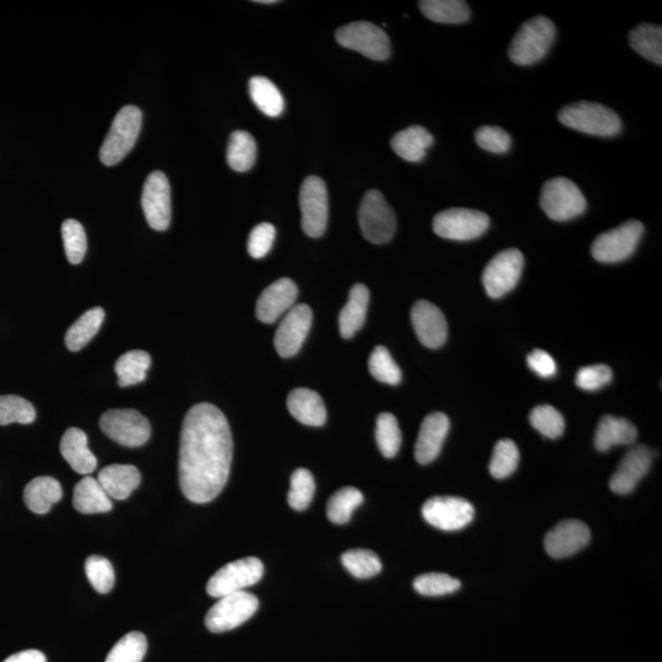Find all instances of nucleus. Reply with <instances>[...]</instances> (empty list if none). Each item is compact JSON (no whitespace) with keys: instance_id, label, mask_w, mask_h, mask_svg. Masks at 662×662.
<instances>
[{"instance_id":"obj_13","label":"nucleus","mask_w":662,"mask_h":662,"mask_svg":"<svg viewBox=\"0 0 662 662\" xmlns=\"http://www.w3.org/2000/svg\"><path fill=\"white\" fill-rule=\"evenodd\" d=\"M302 229L312 238L322 237L329 219L328 189L322 178L307 177L300 192Z\"/></svg>"},{"instance_id":"obj_24","label":"nucleus","mask_w":662,"mask_h":662,"mask_svg":"<svg viewBox=\"0 0 662 662\" xmlns=\"http://www.w3.org/2000/svg\"><path fill=\"white\" fill-rule=\"evenodd\" d=\"M62 457L81 475H90L97 468V459L92 454L88 436L80 428L72 427L64 433L61 442Z\"/></svg>"},{"instance_id":"obj_35","label":"nucleus","mask_w":662,"mask_h":662,"mask_svg":"<svg viewBox=\"0 0 662 662\" xmlns=\"http://www.w3.org/2000/svg\"><path fill=\"white\" fill-rule=\"evenodd\" d=\"M629 43L640 56L655 64H662V27L658 25H638L629 34Z\"/></svg>"},{"instance_id":"obj_44","label":"nucleus","mask_w":662,"mask_h":662,"mask_svg":"<svg viewBox=\"0 0 662 662\" xmlns=\"http://www.w3.org/2000/svg\"><path fill=\"white\" fill-rule=\"evenodd\" d=\"M62 237L69 263L77 265L83 262L86 249H88V238H86L83 225L77 220L64 221Z\"/></svg>"},{"instance_id":"obj_16","label":"nucleus","mask_w":662,"mask_h":662,"mask_svg":"<svg viewBox=\"0 0 662 662\" xmlns=\"http://www.w3.org/2000/svg\"><path fill=\"white\" fill-rule=\"evenodd\" d=\"M146 221L155 231H166L171 224L172 204L170 182L164 172L155 171L146 178L141 195Z\"/></svg>"},{"instance_id":"obj_5","label":"nucleus","mask_w":662,"mask_h":662,"mask_svg":"<svg viewBox=\"0 0 662 662\" xmlns=\"http://www.w3.org/2000/svg\"><path fill=\"white\" fill-rule=\"evenodd\" d=\"M540 205L551 220L563 222L583 215L586 199L571 179L557 177L542 187Z\"/></svg>"},{"instance_id":"obj_46","label":"nucleus","mask_w":662,"mask_h":662,"mask_svg":"<svg viewBox=\"0 0 662 662\" xmlns=\"http://www.w3.org/2000/svg\"><path fill=\"white\" fill-rule=\"evenodd\" d=\"M368 368H370L372 376L379 382L390 385L401 382L400 367L396 365L394 358L384 346H377L373 350L370 361H368Z\"/></svg>"},{"instance_id":"obj_14","label":"nucleus","mask_w":662,"mask_h":662,"mask_svg":"<svg viewBox=\"0 0 662 662\" xmlns=\"http://www.w3.org/2000/svg\"><path fill=\"white\" fill-rule=\"evenodd\" d=\"M524 268V255L518 249H506L498 253L487 264L482 281L487 295L492 298H501L507 295L518 285L522 278Z\"/></svg>"},{"instance_id":"obj_21","label":"nucleus","mask_w":662,"mask_h":662,"mask_svg":"<svg viewBox=\"0 0 662 662\" xmlns=\"http://www.w3.org/2000/svg\"><path fill=\"white\" fill-rule=\"evenodd\" d=\"M298 287L291 279L282 278L275 281L262 292L258 298L255 313L260 322L273 324L282 314L295 306Z\"/></svg>"},{"instance_id":"obj_27","label":"nucleus","mask_w":662,"mask_h":662,"mask_svg":"<svg viewBox=\"0 0 662 662\" xmlns=\"http://www.w3.org/2000/svg\"><path fill=\"white\" fill-rule=\"evenodd\" d=\"M638 431L631 421L622 417H602L595 433V447L607 452L616 446H629L636 442Z\"/></svg>"},{"instance_id":"obj_1","label":"nucleus","mask_w":662,"mask_h":662,"mask_svg":"<svg viewBox=\"0 0 662 662\" xmlns=\"http://www.w3.org/2000/svg\"><path fill=\"white\" fill-rule=\"evenodd\" d=\"M233 442L229 421L215 405H194L184 417L179 447V485L189 501L203 504L229 480Z\"/></svg>"},{"instance_id":"obj_12","label":"nucleus","mask_w":662,"mask_h":662,"mask_svg":"<svg viewBox=\"0 0 662 662\" xmlns=\"http://www.w3.org/2000/svg\"><path fill=\"white\" fill-rule=\"evenodd\" d=\"M644 233L642 222L632 220L624 222L617 229L602 233L596 238L591 253L600 263H620L636 252L640 238Z\"/></svg>"},{"instance_id":"obj_29","label":"nucleus","mask_w":662,"mask_h":662,"mask_svg":"<svg viewBox=\"0 0 662 662\" xmlns=\"http://www.w3.org/2000/svg\"><path fill=\"white\" fill-rule=\"evenodd\" d=\"M63 490L61 484L50 476L36 477L27 484L24 490V502L36 514H47L53 504L61 501Z\"/></svg>"},{"instance_id":"obj_51","label":"nucleus","mask_w":662,"mask_h":662,"mask_svg":"<svg viewBox=\"0 0 662 662\" xmlns=\"http://www.w3.org/2000/svg\"><path fill=\"white\" fill-rule=\"evenodd\" d=\"M612 381V371L609 366L606 365H594L580 368L577 373V378H575V383H577L580 389L586 390V392H595L604 388L605 385L609 384Z\"/></svg>"},{"instance_id":"obj_48","label":"nucleus","mask_w":662,"mask_h":662,"mask_svg":"<svg viewBox=\"0 0 662 662\" xmlns=\"http://www.w3.org/2000/svg\"><path fill=\"white\" fill-rule=\"evenodd\" d=\"M460 586L458 579L443 573L422 574L414 580V589L423 596L453 594L460 589Z\"/></svg>"},{"instance_id":"obj_34","label":"nucleus","mask_w":662,"mask_h":662,"mask_svg":"<svg viewBox=\"0 0 662 662\" xmlns=\"http://www.w3.org/2000/svg\"><path fill=\"white\" fill-rule=\"evenodd\" d=\"M257 160V144L251 134L236 130L227 146V164L236 172H247Z\"/></svg>"},{"instance_id":"obj_10","label":"nucleus","mask_w":662,"mask_h":662,"mask_svg":"<svg viewBox=\"0 0 662 662\" xmlns=\"http://www.w3.org/2000/svg\"><path fill=\"white\" fill-rule=\"evenodd\" d=\"M490 227V217L479 210L448 209L434 216L433 231L450 241H472Z\"/></svg>"},{"instance_id":"obj_32","label":"nucleus","mask_w":662,"mask_h":662,"mask_svg":"<svg viewBox=\"0 0 662 662\" xmlns=\"http://www.w3.org/2000/svg\"><path fill=\"white\" fill-rule=\"evenodd\" d=\"M249 94L254 105L268 117H279L285 110L284 97L273 81L264 77L249 80Z\"/></svg>"},{"instance_id":"obj_41","label":"nucleus","mask_w":662,"mask_h":662,"mask_svg":"<svg viewBox=\"0 0 662 662\" xmlns=\"http://www.w3.org/2000/svg\"><path fill=\"white\" fill-rule=\"evenodd\" d=\"M519 459L520 454L517 444L510 441V439H502L493 450L490 463L491 475L497 480L507 479L517 470Z\"/></svg>"},{"instance_id":"obj_53","label":"nucleus","mask_w":662,"mask_h":662,"mask_svg":"<svg viewBox=\"0 0 662 662\" xmlns=\"http://www.w3.org/2000/svg\"><path fill=\"white\" fill-rule=\"evenodd\" d=\"M4 662H47V659L39 650H25L9 656Z\"/></svg>"},{"instance_id":"obj_30","label":"nucleus","mask_w":662,"mask_h":662,"mask_svg":"<svg viewBox=\"0 0 662 662\" xmlns=\"http://www.w3.org/2000/svg\"><path fill=\"white\" fill-rule=\"evenodd\" d=\"M73 506L83 514L107 513L113 508L112 498L94 477L86 476L74 488Z\"/></svg>"},{"instance_id":"obj_3","label":"nucleus","mask_w":662,"mask_h":662,"mask_svg":"<svg viewBox=\"0 0 662 662\" xmlns=\"http://www.w3.org/2000/svg\"><path fill=\"white\" fill-rule=\"evenodd\" d=\"M558 119L563 126L595 137H616L622 129L617 113L595 102L583 101L564 107L558 113Z\"/></svg>"},{"instance_id":"obj_17","label":"nucleus","mask_w":662,"mask_h":662,"mask_svg":"<svg viewBox=\"0 0 662 662\" xmlns=\"http://www.w3.org/2000/svg\"><path fill=\"white\" fill-rule=\"evenodd\" d=\"M313 312L307 305L293 306L286 313L276 330L274 344L281 357L290 358L298 354L311 330Z\"/></svg>"},{"instance_id":"obj_49","label":"nucleus","mask_w":662,"mask_h":662,"mask_svg":"<svg viewBox=\"0 0 662 662\" xmlns=\"http://www.w3.org/2000/svg\"><path fill=\"white\" fill-rule=\"evenodd\" d=\"M475 139L481 149L493 154H506L512 146L510 135L499 127H481L477 130Z\"/></svg>"},{"instance_id":"obj_20","label":"nucleus","mask_w":662,"mask_h":662,"mask_svg":"<svg viewBox=\"0 0 662 662\" xmlns=\"http://www.w3.org/2000/svg\"><path fill=\"white\" fill-rule=\"evenodd\" d=\"M651 461H653V453L648 447L636 446L628 450L611 477L612 492L617 495H628L636 490L639 482L648 474Z\"/></svg>"},{"instance_id":"obj_37","label":"nucleus","mask_w":662,"mask_h":662,"mask_svg":"<svg viewBox=\"0 0 662 662\" xmlns=\"http://www.w3.org/2000/svg\"><path fill=\"white\" fill-rule=\"evenodd\" d=\"M363 503V495L355 487H344L330 497L327 507L331 523L344 525L350 522L354 510Z\"/></svg>"},{"instance_id":"obj_42","label":"nucleus","mask_w":662,"mask_h":662,"mask_svg":"<svg viewBox=\"0 0 662 662\" xmlns=\"http://www.w3.org/2000/svg\"><path fill=\"white\" fill-rule=\"evenodd\" d=\"M316 482L312 472L307 469H297L291 476V487L287 501L292 509L305 510L312 503Z\"/></svg>"},{"instance_id":"obj_54","label":"nucleus","mask_w":662,"mask_h":662,"mask_svg":"<svg viewBox=\"0 0 662 662\" xmlns=\"http://www.w3.org/2000/svg\"><path fill=\"white\" fill-rule=\"evenodd\" d=\"M254 3H259V4H276V0H255Z\"/></svg>"},{"instance_id":"obj_15","label":"nucleus","mask_w":662,"mask_h":662,"mask_svg":"<svg viewBox=\"0 0 662 662\" xmlns=\"http://www.w3.org/2000/svg\"><path fill=\"white\" fill-rule=\"evenodd\" d=\"M474 506L459 497H432L423 504L422 517L434 528L457 531L468 526L474 519Z\"/></svg>"},{"instance_id":"obj_40","label":"nucleus","mask_w":662,"mask_h":662,"mask_svg":"<svg viewBox=\"0 0 662 662\" xmlns=\"http://www.w3.org/2000/svg\"><path fill=\"white\" fill-rule=\"evenodd\" d=\"M36 419V410L30 401L18 395L0 396V426L10 423L29 425Z\"/></svg>"},{"instance_id":"obj_31","label":"nucleus","mask_w":662,"mask_h":662,"mask_svg":"<svg viewBox=\"0 0 662 662\" xmlns=\"http://www.w3.org/2000/svg\"><path fill=\"white\" fill-rule=\"evenodd\" d=\"M421 13L439 24H463L470 19V8L463 0H422Z\"/></svg>"},{"instance_id":"obj_7","label":"nucleus","mask_w":662,"mask_h":662,"mask_svg":"<svg viewBox=\"0 0 662 662\" xmlns=\"http://www.w3.org/2000/svg\"><path fill=\"white\" fill-rule=\"evenodd\" d=\"M264 564L257 557L241 558V560L226 564L210 578L206 585V593L211 598L240 593L248 586L262 580Z\"/></svg>"},{"instance_id":"obj_4","label":"nucleus","mask_w":662,"mask_h":662,"mask_svg":"<svg viewBox=\"0 0 662 662\" xmlns=\"http://www.w3.org/2000/svg\"><path fill=\"white\" fill-rule=\"evenodd\" d=\"M143 126V112L135 106H126L113 119L110 132L101 146L103 165L115 166L134 148Z\"/></svg>"},{"instance_id":"obj_25","label":"nucleus","mask_w":662,"mask_h":662,"mask_svg":"<svg viewBox=\"0 0 662 662\" xmlns=\"http://www.w3.org/2000/svg\"><path fill=\"white\" fill-rule=\"evenodd\" d=\"M97 481L108 496L123 501L140 485L141 475L133 465L115 464L103 468L97 476Z\"/></svg>"},{"instance_id":"obj_38","label":"nucleus","mask_w":662,"mask_h":662,"mask_svg":"<svg viewBox=\"0 0 662 662\" xmlns=\"http://www.w3.org/2000/svg\"><path fill=\"white\" fill-rule=\"evenodd\" d=\"M376 441L385 458L392 459L399 453L403 439H401L398 420L393 414L384 412V414L378 416Z\"/></svg>"},{"instance_id":"obj_28","label":"nucleus","mask_w":662,"mask_h":662,"mask_svg":"<svg viewBox=\"0 0 662 662\" xmlns=\"http://www.w3.org/2000/svg\"><path fill=\"white\" fill-rule=\"evenodd\" d=\"M433 141L432 134L426 128L412 126L396 133L390 145L401 159L420 162L425 159L427 150L431 148Z\"/></svg>"},{"instance_id":"obj_8","label":"nucleus","mask_w":662,"mask_h":662,"mask_svg":"<svg viewBox=\"0 0 662 662\" xmlns=\"http://www.w3.org/2000/svg\"><path fill=\"white\" fill-rule=\"evenodd\" d=\"M258 607L257 596L247 591L222 596L206 613L205 626L211 633L232 631L253 617Z\"/></svg>"},{"instance_id":"obj_23","label":"nucleus","mask_w":662,"mask_h":662,"mask_svg":"<svg viewBox=\"0 0 662 662\" xmlns=\"http://www.w3.org/2000/svg\"><path fill=\"white\" fill-rule=\"evenodd\" d=\"M287 409L298 422L306 426L320 427L327 422L324 401L314 390L297 388L287 398Z\"/></svg>"},{"instance_id":"obj_52","label":"nucleus","mask_w":662,"mask_h":662,"mask_svg":"<svg viewBox=\"0 0 662 662\" xmlns=\"http://www.w3.org/2000/svg\"><path fill=\"white\" fill-rule=\"evenodd\" d=\"M530 370L542 378H551L557 372L555 360L544 350H534L528 356Z\"/></svg>"},{"instance_id":"obj_33","label":"nucleus","mask_w":662,"mask_h":662,"mask_svg":"<svg viewBox=\"0 0 662 662\" xmlns=\"http://www.w3.org/2000/svg\"><path fill=\"white\" fill-rule=\"evenodd\" d=\"M103 320H105V311L102 308L89 309L68 329L65 345L70 351L83 350L99 333Z\"/></svg>"},{"instance_id":"obj_39","label":"nucleus","mask_w":662,"mask_h":662,"mask_svg":"<svg viewBox=\"0 0 662 662\" xmlns=\"http://www.w3.org/2000/svg\"><path fill=\"white\" fill-rule=\"evenodd\" d=\"M344 567L357 579H368L382 572V562L370 550H351L341 556Z\"/></svg>"},{"instance_id":"obj_22","label":"nucleus","mask_w":662,"mask_h":662,"mask_svg":"<svg viewBox=\"0 0 662 662\" xmlns=\"http://www.w3.org/2000/svg\"><path fill=\"white\" fill-rule=\"evenodd\" d=\"M450 422L442 412H433L423 420L415 447V457L422 465L436 460L449 432Z\"/></svg>"},{"instance_id":"obj_50","label":"nucleus","mask_w":662,"mask_h":662,"mask_svg":"<svg viewBox=\"0 0 662 662\" xmlns=\"http://www.w3.org/2000/svg\"><path fill=\"white\" fill-rule=\"evenodd\" d=\"M275 226L263 222L255 226L248 238V253L254 259H262L270 252L275 241Z\"/></svg>"},{"instance_id":"obj_45","label":"nucleus","mask_w":662,"mask_h":662,"mask_svg":"<svg viewBox=\"0 0 662 662\" xmlns=\"http://www.w3.org/2000/svg\"><path fill=\"white\" fill-rule=\"evenodd\" d=\"M530 422L542 436L550 439L560 438L566 428L561 412L550 405L536 406L531 411Z\"/></svg>"},{"instance_id":"obj_47","label":"nucleus","mask_w":662,"mask_h":662,"mask_svg":"<svg viewBox=\"0 0 662 662\" xmlns=\"http://www.w3.org/2000/svg\"><path fill=\"white\" fill-rule=\"evenodd\" d=\"M85 572L97 593L108 594L115 586V569L105 557L90 556L85 562Z\"/></svg>"},{"instance_id":"obj_6","label":"nucleus","mask_w":662,"mask_h":662,"mask_svg":"<svg viewBox=\"0 0 662 662\" xmlns=\"http://www.w3.org/2000/svg\"><path fill=\"white\" fill-rule=\"evenodd\" d=\"M358 224L362 235L373 244H384L392 240L396 231V217L381 192L371 189L365 194L358 211Z\"/></svg>"},{"instance_id":"obj_18","label":"nucleus","mask_w":662,"mask_h":662,"mask_svg":"<svg viewBox=\"0 0 662 662\" xmlns=\"http://www.w3.org/2000/svg\"><path fill=\"white\" fill-rule=\"evenodd\" d=\"M411 320L417 338L428 349H438L446 344L448 324L441 309L433 303L421 300L411 309Z\"/></svg>"},{"instance_id":"obj_19","label":"nucleus","mask_w":662,"mask_h":662,"mask_svg":"<svg viewBox=\"0 0 662 662\" xmlns=\"http://www.w3.org/2000/svg\"><path fill=\"white\" fill-rule=\"evenodd\" d=\"M591 539L588 525L580 520L568 519L548 531L545 548L552 558H566L575 555L589 544Z\"/></svg>"},{"instance_id":"obj_2","label":"nucleus","mask_w":662,"mask_h":662,"mask_svg":"<svg viewBox=\"0 0 662 662\" xmlns=\"http://www.w3.org/2000/svg\"><path fill=\"white\" fill-rule=\"evenodd\" d=\"M556 39V26L545 16H535L520 27L510 43V61L529 67L546 57Z\"/></svg>"},{"instance_id":"obj_43","label":"nucleus","mask_w":662,"mask_h":662,"mask_svg":"<svg viewBox=\"0 0 662 662\" xmlns=\"http://www.w3.org/2000/svg\"><path fill=\"white\" fill-rule=\"evenodd\" d=\"M148 650V640L143 633H128L112 648L105 662H141Z\"/></svg>"},{"instance_id":"obj_11","label":"nucleus","mask_w":662,"mask_h":662,"mask_svg":"<svg viewBox=\"0 0 662 662\" xmlns=\"http://www.w3.org/2000/svg\"><path fill=\"white\" fill-rule=\"evenodd\" d=\"M100 427L107 437L127 448L144 446L151 436L150 422L137 410L107 411L101 417Z\"/></svg>"},{"instance_id":"obj_9","label":"nucleus","mask_w":662,"mask_h":662,"mask_svg":"<svg viewBox=\"0 0 662 662\" xmlns=\"http://www.w3.org/2000/svg\"><path fill=\"white\" fill-rule=\"evenodd\" d=\"M336 41L339 45L360 52L372 61H387L390 57L389 37L385 32L367 21L347 24L336 31Z\"/></svg>"},{"instance_id":"obj_36","label":"nucleus","mask_w":662,"mask_h":662,"mask_svg":"<svg viewBox=\"0 0 662 662\" xmlns=\"http://www.w3.org/2000/svg\"><path fill=\"white\" fill-rule=\"evenodd\" d=\"M150 366L151 357L145 351H129L119 357L116 363L119 387L127 388L130 385L144 382Z\"/></svg>"},{"instance_id":"obj_26","label":"nucleus","mask_w":662,"mask_h":662,"mask_svg":"<svg viewBox=\"0 0 662 662\" xmlns=\"http://www.w3.org/2000/svg\"><path fill=\"white\" fill-rule=\"evenodd\" d=\"M370 305V291L362 284H356L350 290L349 301L341 309L339 316L340 335L351 339L366 322L367 309Z\"/></svg>"}]
</instances>
